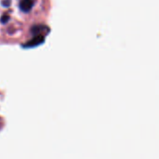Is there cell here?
I'll return each instance as SVG.
<instances>
[{
	"label": "cell",
	"instance_id": "1",
	"mask_svg": "<svg viewBox=\"0 0 159 159\" xmlns=\"http://www.w3.org/2000/svg\"><path fill=\"white\" fill-rule=\"evenodd\" d=\"M43 42H44V36L42 34H37L34 39H32L31 41H29L28 43L23 45V47L24 48H34V47H36V46L42 44Z\"/></svg>",
	"mask_w": 159,
	"mask_h": 159
},
{
	"label": "cell",
	"instance_id": "2",
	"mask_svg": "<svg viewBox=\"0 0 159 159\" xmlns=\"http://www.w3.org/2000/svg\"><path fill=\"white\" fill-rule=\"evenodd\" d=\"M34 0H21L20 4V7L22 11L28 12L32 9L34 6Z\"/></svg>",
	"mask_w": 159,
	"mask_h": 159
},
{
	"label": "cell",
	"instance_id": "3",
	"mask_svg": "<svg viewBox=\"0 0 159 159\" xmlns=\"http://www.w3.org/2000/svg\"><path fill=\"white\" fill-rule=\"evenodd\" d=\"M8 19H9V17H8V16H4V17H2L1 20H2V22L6 23V22L7 21V20H8Z\"/></svg>",
	"mask_w": 159,
	"mask_h": 159
}]
</instances>
